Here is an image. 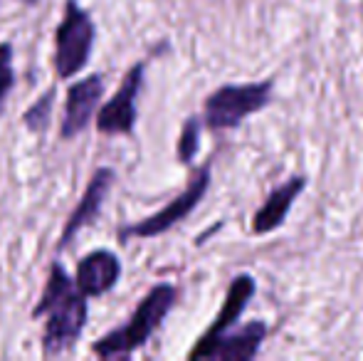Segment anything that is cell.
<instances>
[{"instance_id":"6da1fadb","label":"cell","mask_w":363,"mask_h":361,"mask_svg":"<svg viewBox=\"0 0 363 361\" xmlns=\"http://www.w3.org/2000/svg\"><path fill=\"white\" fill-rule=\"evenodd\" d=\"M86 299L89 297L77 287V279L67 272V267L55 260L48 270L43 294L30 312L33 319H45L43 352L48 357H60L77 347L89 319Z\"/></svg>"},{"instance_id":"7a4b0ae2","label":"cell","mask_w":363,"mask_h":361,"mask_svg":"<svg viewBox=\"0 0 363 361\" xmlns=\"http://www.w3.org/2000/svg\"><path fill=\"white\" fill-rule=\"evenodd\" d=\"M178 299V289L168 282L151 287L136 304L134 314L126 319V324L101 334L91 344V354L99 359H129L134 352L144 349L148 339L158 332L163 319L171 314L173 304Z\"/></svg>"},{"instance_id":"3957f363","label":"cell","mask_w":363,"mask_h":361,"mask_svg":"<svg viewBox=\"0 0 363 361\" xmlns=\"http://www.w3.org/2000/svg\"><path fill=\"white\" fill-rule=\"evenodd\" d=\"M94 40H96V25L91 20V15L77 0H67L65 3L62 20H60L57 30H55L52 65L57 79H62V82L74 79L89 65Z\"/></svg>"},{"instance_id":"277c9868","label":"cell","mask_w":363,"mask_h":361,"mask_svg":"<svg viewBox=\"0 0 363 361\" xmlns=\"http://www.w3.org/2000/svg\"><path fill=\"white\" fill-rule=\"evenodd\" d=\"M272 99V82L223 84L208 94L203 106V121L208 129H238L247 116L262 111Z\"/></svg>"},{"instance_id":"5b68a950","label":"cell","mask_w":363,"mask_h":361,"mask_svg":"<svg viewBox=\"0 0 363 361\" xmlns=\"http://www.w3.org/2000/svg\"><path fill=\"white\" fill-rule=\"evenodd\" d=\"M208 188H211V166L206 164L191 176L188 186L183 188L173 201H168L161 211H156L153 216H148L139 223H129V226L119 228V240L129 243L131 238L148 240V238H158V235H163V233H168L173 226L186 221V218L196 211L198 203H201L203 196L208 193Z\"/></svg>"},{"instance_id":"8992f818","label":"cell","mask_w":363,"mask_h":361,"mask_svg":"<svg viewBox=\"0 0 363 361\" xmlns=\"http://www.w3.org/2000/svg\"><path fill=\"white\" fill-rule=\"evenodd\" d=\"M146 62H136L126 70L121 84L94 116V126L101 136H131L139 119V94L144 89Z\"/></svg>"},{"instance_id":"52a82bcc","label":"cell","mask_w":363,"mask_h":361,"mask_svg":"<svg viewBox=\"0 0 363 361\" xmlns=\"http://www.w3.org/2000/svg\"><path fill=\"white\" fill-rule=\"evenodd\" d=\"M104 104V74L94 72L69 84L65 96V114L60 124V139L69 141L86 131L91 119L96 116L99 106Z\"/></svg>"},{"instance_id":"ba28073f","label":"cell","mask_w":363,"mask_h":361,"mask_svg":"<svg viewBox=\"0 0 363 361\" xmlns=\"http://www.w3.org/2000/svg\"><path fill=\"white\" fill-rule=\"evenodd\" d=\"M255 297V277L252 274H238V277L230 282L228 294H225V302L216 314L213 324L208 327V332L203 334L196 342V347L188 352V359H211V349L216 347V342L223 337L225 332L233 329V324L242 317V312L247 309L250 299Z\"/></svg>"},{"instance_id":"9c48e42d","label":"cell","mask_w":363,"mask_h":361,"mask_svg":"<svg viewBox=\"0 0 363 361\" xmlns=\"http://www.w3.org/2000/svg\"><path fill=\"white\" fill-rule=\"evenodd\" d=\"M114 181H116V171L109 169V166H99V169L91 174L79 203H77L74 211L69 213L67 223H65V228H62V235H60V243H57L60 250L69 248V243H72L86 226H94V223L99 221L101 208H104L106 198H109Z\"/></svg>"},{"instance_id":"30bf717a","label":"cell","mask_w":363,"mask_h":361,"mask_svg":"<svg viewBox=\"0 0 363 361\" xmlns=\"http://www.w3.org/2000/svg\"><path fill=\"white\" fill-rule=\"evenodd\" d=\"M121 272H124V267H121L119 255L114 250H106V248H96V250H89L86 255L79 257L74 279H77V287L86 297L99 299L119 284Z\"/></svg>"},{"instance_id":"8fae6325","label":"cell","mask_w":363,"mask_h":361,"mask_svg":"<svg viewBox=\"0 0 363 361\" xmlns=\"http://www.w3.org/2000/svg\"><path fill=\"white\" fill-rule=\"evenodd\" d=\"M306 179L304 176H291L289 181H284L282 186H277L272 193L267 196V201L257 208L252 218V231L257 235H267V233L277 231L279 226H284L287 221L291 206H294L296 196L304 191Z\"/></svg>"},{"instance_id":"7c38bea8","label":"cell","mask_w":363,"mask_h":361,"mask_svg":"<svg viewBox=\"0 0 363 361\" xmlns=\"http://www.w3.org/2000/svg\"><path fill=\"white\" fill-rule=\"evenodd\" d=\"M264 337H267L264 322H250L245 327L235 329V332H225L216 342V347L211 349V359L250 361L257 357Z\"/></svg>"},{"instance_id":"4fadbf2b","label":"cell","mask_w":363,"mask_h":361,"mask_svg":"<svg viewBox=\"0 0 363 361\" xmlns=\"http://www.w3.org/2000/svg\"><path fill=\"white\" fill-rule=\"evenodd\" d=\"M55 99H57V84L48 87L28 109L23 111V124L28 126V131L33 134H45L52 124V109H55Z\"/></svg>"},{"instance_id":"5bb4252c","label":"cell","mask_w":363,"mask_h":361,"mask_svg":"<svg viewBox=\"0 0 363 361\" xmlns=\"http://www.w3.org/2000/svg\"><path fill=\"white\" fill-rule=\"evenodd\" d=\"M203 124L198 116H188L181 126V134H178V144H176V159L181 164H193L198 156V149H201V131H203Z\"/></svg>"},{"instance_id":"9a60e30c","label":"cell","mask_w":363,"mask_h":361,"mask_svg":"<svg viewBox=\"0 0 363 361\" xmlns=\"http://www.w3.org/2000/svg\"><path fill=\"white\" fill-rule=\"evenodd\" d=\"M13 57H15L13 45H10L8 40H5V43H0V116H3V109H5V101H8V96L13 94L15 82H18Z\"/></svg>"}]
</instances>
